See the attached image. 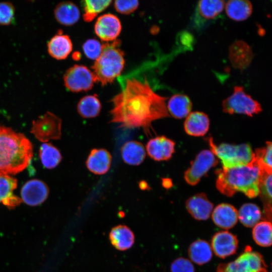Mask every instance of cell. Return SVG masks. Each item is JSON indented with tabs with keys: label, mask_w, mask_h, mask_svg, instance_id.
Masks as SVG:
<instances>
[{
	"label": "cell",
	"mask_w": 272,
	"mask_h": 272,
	"mask_svg": "<svg viewBox=\"0 0 272 272\" xmlns=\"http://www.w3.org/2000/svg\"><path fill=\"white\" fill-rule=\"evenodd\" d=\"M167 99L156 93L146 81L126 79L121 92L111 100L110 121L125 128L147 131L153 121L170 116Z\"/></svg>",
	"instance_id": "cell-1"
},
{
	"label": "cell",
	"mask_w": 272,
	"mask_h": 272,
	"mask_svg": "<svg viewBox=\"0 0 272 272\" xmlns=\"http://www.w3.org/2000/svg\"><path fill=\"white\" fill-rule=\"evenodd\" d=\"M216 185L223 194L232 196L240 191L249 198L259 194V169L257 157L253 154L251 161L243 166L216 170Z\"/></svg>",
	"instance_id": "cell-2"
},
{
	"label": "cell",
	"mask_w": 272,
	"mask_h": 272,
	"mask_svg": "<svg viewBox=\"0 0 272 272\" xmlns=\"http://www.w3.org/2000/svg\"><path fill=\"white\" fill-rule=\"evenodd\" d=\"M33 147L22 133L0 126V173L15 174L29 165Z\"/></svg>",
	"instance_id": "cell-3"
},
{
	"label": "cell",
	"mask_w": 272,
	"mask_h": 272,
	"mask_svg": "<svg viewBox=\"0 0 272 272\" xmlns=\"http://www.w3.org/2000/svg\"><path fill=\"white\" fill-rule=\"evenodd\" d=\"M120 44L118 39L103 44L101 53L92 66L96 82L102 85L113 82L123 69L125 60Z\"/></svg>",
	"instance_id": "cell-4"
},
{
	"label": "cell",
	"mask_w": 272,
	"mask_h": 272,
	"mask_svg": "<svg viewBox=\"0 0 272 272\" xmlns=\"http://www.w3.org/2000/svg\"><path fill=\"white\" fill-rule=\"evenodd\" d=\"M211 151L221 161L224 168H231L249 163L253 153L249 144L231 145L222 143L217 145L212 138L208 139Z\"/></svg>",
	"instance_id": "cell-5"
},
{
	"label": "cell",
	"mask_w": 272,
	"mask_h": 272,
	"mask_svg": "<svg viewBox=\"0 0 272 272\" xmlns=\"http://www.w3.org/2000/svg\"><path fill=\"white\" fill-rule=\"evenodd\" d=\"M267 266L262 256L246 246L234 260L219 264L217 272H267Z\"/></svg>",
	"instance_id": "cell-6"
},
{
	"label": "cell",
	"mask_w": 272,
	"mask_h": 272,
	"mask_svg": "<svg viewBox=\"0 0 272 272\" xmlns=\"http://www.w3.org/2000/svg\"><path fill=\"white\" fill-rule=\"evenodd\" d=\"M222 106L225 113L230 114H243L252 116L262 110L260 104L239 86H235L233 93L223 101Z\"/></svg>",
	"instance_id": "cell-7"
},
{
	"label": "cell",
	"mask_w": 272,
	"mask_h": 272,
	"mask_svg": "<svg viewBox=\"0 0 272 272\" xmlns=\"http://www.w3.org/2000/svg\"><path fill=\"white\" fill-rule=\"evenodd\" d=\"M259 169V195L266 220L272 224V168L262 161L261 149L254 153Z\"/></svg>",
	"instance_id": "cell-8"
},
{
	"label": "cell",
	"mask_w": 272,
	"mask_h": 272,
	"mask_svg": "<svg viewBox=\"0 0 272 272\" xmlns=\"http://www.w3.org/2000/svg\"><path fill=\"white\" fill-rule=\"evenodd\" d=\"M61 124L59 117L47 112L33 121L31 132L42 142L59 140L61 136Z\"/></svg>",
	"instance_id": "cell-9"
},
{
	"label": "cell",
	"mask_w": 272,
	"mask_h": 272,
	"mask_svg": "<svg viewBox=\"0 0 272 272\" xmlns=\"http://www.w3.org/2000/svg\"><path fill=\"white\" fill-rule=\"evenodd\" d=\"M63 81L65 87L74 92L91 89L96 82L93 72L83 65L75 64L65 73Z\"/></svg>",
	"instance_id": "cell-10"
},
{
	"label": "cell",
	"mask_w": 272,
	"mask_h": 272,
	"mask_svg": "<svg viewBox=\"0 0 272 272\" xmlns=\"http://www.w3.org/2000/svg\"><path fill=\"white\" fill-rule=\"evenodd\" d=\"M218 163V159L211 150L201 151L185 172L184 177L185 181L190 185H195L201 177Z\"/></svg>",
	"instance_id": "cell-11"
},
{
	"label": "cell",
	"mask_w": 272,
	"mask_h": 272,
	"mask_svg": "<svg viewBox=\"0 0 272 272\" xmlns=\"http://www.w3.org/2000/svg\"><path fill=\"white\" fill-rule=\"evenodd\" d=\"M211 246L217 256L225 258L236 253L238 247V240L231 232L221 231L213 236Z\"/></svg>",
	"instance_id": "cell-12"
},
{
	"label": "cell",
	"mask_w": 272,
	"mask_h": 272,
	"mask_svg": "<svg viewBox=\"0 0 272 272\" xmlns=\"http://www.w3.org/2000/svg\"><path fill=\"white\" fill-rule=\"evenodd\" d=\"M96 34L102 40L113 41L116 39L121 30L118 18L112 14H105L97 20L94 27Z\"/></svg>",
	"instance_id": "cell-13"
},
{
	"label": "cell",
	"mask_w": 272,
	"mask_h": 272,
	"mask_svg": "<svg viewBox=\"0 0 272 272\" xmlns=\"http://www.w3.org/2000/svg\"><path fill=\"white\" fill-rule=\"evenodd\" d=\"M48 194L49 188L47 184L38 179L27 181L21 190L22 200L31 206L41 205L46 199Z\"/></svg>",
	"instance_id": "cell-14"
},
{
	"label": "cell",
	"mask_w": 272,
	"mask_h": 272,
	"mask_svg": "<svg viewBox=\"0 0 272 272\" xmlns=\"http://www.w3.org/2000/svg\"><path fill=\"white\" fill-rule=\"evenodd\" d=\"M175 142L165 136L151 139L146 145L148 155L157 161L170 159L175 151Z\"/></svg>",
	"instance_id": "cell-15"
},
{
	"label": "cell",
	"mask_w": 272,
	"mask_h": 272,
	"mask_svg": "<svg viewBox=\"0 0 272 272\" xmlns=\"http://www.w3.org/2000/svg\"><path fill=\"white\" fill-rule=\"evenodd\" d=\"M189 214L195 219L205 221L209 219L213 210V203L204 193H196L189 197L185 202Z\"/></svg>",
	"instance_id": "cell-16"
},
{
	"label": "cell",
	"mask_w": 272,
	"mask_h": 272,
	"mask_svg": "<svg viewBox=\"0 0 272 272\" xmlns=\"http://www.w3.org/2000/svg\"><path fill=\"white\" fill-rule=\"evenodd\" d=\"M253 57L250 47L242 40L236 41L230 46L229 57L235 69H245L251 63Z\"/></svg>",
	"instance_id": "cell-17"
},
{
	"label": "cell",
	"mask_w": 272,
	"mask_h": 272,
	"mask_svg": "<svg viewBox=\"0 0 272 272\" xmlns=\"http://www.w3.org/2000/svg\"><path fill=\"white\" fill-rule=\"evenodd\" d=\"M212 219L217 226L225 230L233 228L237 222L238 211L230 204L220 203L213 210Z\"/></svg>",
	"instance_id": "cell-18"
},
{
	"label": "cell",
	"mask_w": 272,
	"mask_h": 272,
	"mask_svg": "<svg viewBox=\"0 0 272 272\" xmlns=\"http://www.w3.org/2000/svg\"><path fill=\"white\" fill-rule=\"evenodd\" d=\"M112 161L110 153L104 149H92L86 162L88 170L92 173L104 174L109 170Z\"/></svg>",
	"instance_id": "cell-19"
},
{
	"label": "cell",
	"mask_w": 272,
	"mask_h": 272,
	"mask_svg": "<svg viewBox=\"0 0 272 272\" xmlns=\"http://www.w3.org/2000/svg\"><path fill=\"white\" fill-rule=\"evenodd\" d=\"M73 44L70 37L60 30L48 41L47 50L49 55L57 60L66 58L72 52Z\"/></svg>",
	"instance_id": "cell-20"
},
{
	"label": "cell",
	"mask_w": 272,
	"mask_h": 272,
	"mask_svg": "<svg viewBox=\"0 0 272 272\" xmlns=\"http://www.w3.org/2000/svg\"><path fill=\"white\" fill-rule=\"evenodd\" d=\"M17 186V180L9 174L0 173V203L13 208L22 201L21 198L14 194Z\"/></svg>",
	"instance_id": "cell-21"
},
{
	"label": "cell",
	"mask_w": 272,
	"mask_h": 272,
	"mask_svg": "<svg viewBox=\"0 0 272 272\" xmlns=\"http://www.w3.org/2000/svg\"><path fill=\"white\" fill-rule=\"evenodd\" d=\"M210 119L208 116L202 112H190L184 123L186 133L191 136L201 137L208 131Z\"/></svg>",
	"instance_id": "cell-22"
},
{
	"label": "cell",
	"mask_w": 272,
	"mask_h": 272,
	"mask_svg": "<svg viewBox=\"0 0 272 272\" xmlns=\"http://www.w3.org/2000/svg\"><path fill=\"white\" fill-rule=\"evenodd\" d=\"M109 237L113 246L120 251L129 249L134 242L133 232L129 227L124 225H119L112 228Z\"/></svg>",
	"instance_id": "cell-23"
},
{
	"label": "cell",
	"mask_w": 272,
	"mask_h": 272,
	"mask_svg": "<svg viewBox=\"0 0 272 272\" xmlns=\"http://www.w3.org/2000/svg\"><path fill=\"white\" fill-rule=\"evenodd\" d=\"M121 157L124 162L130 165L137 166L145 160L146 152L143 145L135 141L126 142L121 148Z\"/></svg>",
	"instance_id": "cell-24"
},
{
	"label": "cell",
	"mask_w": 272,
	"mask_h": 272,
	"mask_svg": "<svg viewBox=\"0 0 272 272\" xmlns=\"http://www.w3.org/2000/svg\"><path fill=\"white\" fill-rule=\"evenodd\" d=\"M54 17L60 24L70 26L76 23L80 19V12L78 7L71 2H62L56 6Z\"/></svg>",
	"instance_id": "cell-25"
},
{
	"label": "cell",
	"mask_w": 272,
	"mask_h": 272,
	"mask_svg": "<svg viewBox=\"0 0 272 272\" xmlns=\"http://www.w3.org/2000/svg\"><path fill=\"white\" fill-rule=\"evenodd\" d=\"M190 98L182 94H174L169 99L167 105L168 113L173 117L181 119L187 117L192 109Z\"/></svg>",
	"instance_id": "cell-26"
},
{
	"label": "cell",
	"mask_w": 272,
	"mask_h": 272,
	"mask_svg": "<svg viewBox=\"0 0 272 272\" xmlns=\"http://www.w3.org/2000/svg\"><path fill=\"white\" fill-rule=\"evenodd\" d=\"M188 254L191 261L201 265L209 262L213 256L211 244L207 241L198 239L190 244Z\"/></svg>",
	"instance_id": "cell-27"
},
{
	"label": "cell",
	"mask_w": 272,
	"mask_h": 272,
	"mask_svg": "<svg viewBox=\"0 0 272 272\" xmlns=\"http://www.w3.org/2000/svg\"><path fill=\"white\" fill-rule=\"evenodd\" d=\"M227 15L232 20L241 21L247 19L251 14L252 6L246 0H231L225 4Z\"/></svg>",
	"instance_id": "cell-28"
},
{
	"label": "cell",
	"mask_w": 272,
	"mask_h": 272,
	"mask_svg": "<svg viewBox=\"0 0 272 272\" xmlns=\"http://www.w3.org/2000/svg\"><path fill=\"white\" fill-rule=\"evenodd\" d=\"M101 109V104L96 95H87L82 98L77 105V111L83 118L97 117Z\"/></svg>",
	"instance_id": "cell-29"
},
{
	"label": "cell",
	"mask_w": 272,
	"mask_h": 272,
	"mask_svg": "<svg viewBox=\"0 0 272 272\" xmlns=\"http://www.w3.org/2000/svg\"><path fill=\"white\" fill-rule=\"evenodd\" d=\"M238 219L244 226L253 227L261 219L262 213L259 208L255 204L247 203L243 205L238 212Z\"/></svg>",
	"instance_id": "cell-30"
},
{
	"label": "cell",
	"mask_w": 272,
	"mask_h": 272,
	"mask_svg": "<svg viewBox=\"0 0 272 272\" xmlns=\"http://www.w3.org/2000/svg\"><path fill=\"white\" fill-rule=\"evenodd\" d=\"M39 156L42 165L49 169L56 167L62 160L59 151L50 143H44L41 145Z\"/></svg>",
	"instance_id": "cell-31"
},
{
	"label": "cell",
	"mask_w": 272,
	"mask_h": 272,
	"mask_svg": "<svg viewBox=\"0 0 272 272\" xmlns=\"http://www.w3.org/2000/svg\"><path fill=\"white\" fill-rule=\"evenodd\" d=\"M253 240L257 244L262 247L272 245V224L264 220L259 222L253 227Z\"/></svg>",
	"instance_id": "cell-32"
},
{
	"label": "cell",
	"mask_w": 272,
	"mask_h": 272,
	"mask_svg": "<svg viewBox=\"0 0 272 272\" xmlns=\"http://www.w3.org/2000/svg\"><path fill=\"white\" fill-rule=\"evenodd\" d=\"M225 6L224 1L203 0L198 3L199 14L207 19H213L217 17L224 10Z\"/></svg>",
	"instance_id": "cell-33"
},
{
	"label": "cell",
	"mask_w": 272,
	"mask_h": 272,
	"mask_svg": "<svg viewBox=\"0 0 272 272\" xmlns=\"http://www.w3.org/2000/svg\"><path fill=\"white\" fill-rule=\"evenodd\" d=\"M110 0H85L83 1L84 13L83 17L86 22H91L97 15L107 8L111 3Z\"/></svg>",
	"instance_id": "cell-34"
},
{
	"label": "cell",
	"mask_w": 272,
	"mask_h": 272,
	"mask_svg": "<svg viewBox=\"0 0 272 272\" xmlns=\"http://www.w3.org/2000/svg\"><path fill=\"white\" fill-rule=\"evenodd\" d=\"M15 8L9 2H0V25L7 26L14 21Z\"/></svg>",
	"instance_id": "cell-35"
},
{
	"label": "cell",
	"mask_w": 272,
	"mask_h": 272,
	"mask_svg": "<svg viewBox=\"0 0 272 272\" xmlns=\"http://www.w3.org/2000/svg\"><path fill=\"white\" fill-rule=\"evenodd\" d=\"M102 45L103 44L98 40L89 39L84 42L82 48L88 58L96 60L101 53Z\"/></svg>",
	"instance_id": "cell-36"
},
{
	"label": "cell",
	"mask_w": 272,
	"mask_h": 272,
	"mask_svg": "<svg viewBox=\"0 0 272 272\" xmlns=\"http://www.w3.org/2000/svg\"><path fill=\"white\" fill-rule=\"evenodd\" d=\"M195 268L191 261L184 257H178L171 263L170 272H194Z\"/></svg>",
	"instance_id": "cell-37"
},
{
	"label": "cell",
	"mask_w": 272,
	"mask_h": 272,
	"mask_svg": "<svg viewBox=\"0 0 272 272\" xmlns=\"http://www.w3.org/2000/svg\"><path fill=\"white\" fill-rule=\"evenodd\" d=\"M139 3L136 0L115 1L114 6L115 10L123 14H129L134 12L138 7Z\"/></svg>",
	"instance_id": "cell-38"
},
{
	"label": "cell",
	"mask_w": 272,
	"mask_h": 272,
	"mask_svg": "<svg viewBox=\"0 0 272 272\" xmlns=\"http://www.w3.org/2000/svg\"><path fill=\"white\" fill-rule=\"evenodd\" d=\"M266 148L262 149V159L263 162L272 168V142H267Z\"/></svg>",
	"instance_id": "cell-39"
}]
</instances>
